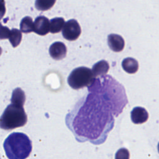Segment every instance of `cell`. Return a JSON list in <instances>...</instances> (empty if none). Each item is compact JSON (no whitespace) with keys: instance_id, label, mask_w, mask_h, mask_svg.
<instances>
[{"instance_id":"1","label":"cell","mask_w":159,"mask_h":159,"mask_svg":"<svg viewBox=\"0 0 159 159\" xmlns=\"http://www.w3.org/2000/svg\"><path fill=\"white\" fill-rule=\"evenodd\" d=\"M88 94L80 106L77 104L72 114L66 117V124L78 142L89 141L94 145L104 143L125 104L111 90L94 80L88 87Z\"/></svg>"},{"instance_id":"2","label":"cell","mask_w":159,"mask_h":159,"mask_svg":"<svg viewBox=\"0 0 159 159\" xmlns=\"http://www.w3.org/2000/svg\"><path fill=\"white\" fill-rule=\"evenodd\" d=\"M3 147L9 159H26L32 149L29 137L22 132H13L4 140Z\"/></svg>"},{"instance_id":"3","label":"cell","mask_w":159,"mask_h":159,"mask_svg":"<svg viewBox=\"0 0 159 159\" xmlns=\"http://www.w3.org/2000/svg\"><path fill=\"white\" fill-rule=\"evenodd\" d=\"M27 121V116L24 107L11 104L0 117V128L12 130L25 125Z\"/></svg>"},{"instance_id":"4","label":"cell","mask_w":159,"mask_h":159,"mask_svg":"<svg viewBox=\"0 0 159 159\" xmlns=\"http://www.w3.org/2000/svg\"><path fill=\"white\" fill-rule=\"evenodd\" d=\"M94 79L91 69L85 66H80L75 68L70 73L67 81L72 88L78 89L84 86H89Z\"/></svg>"},{"instance_id":"5","label":"cell","mask_w":159,"mask_h":159,"mask_svg":"<svg viewBox=\"0 0 159 159\" xmlns=\"http://www.w3.org/2000/svg\"><path fill=\"white\" fill-rule=\"evenodd\" d=\"M81 33V27L76 19H70L63 25L62 29L63 37L70 41L76 40Z\"/></svg>"},{"instance_id":"6","label":"cell","mask_w":159,"mask_h":159,"mask_svg":"<svg viewBox=\"0 0 159 159\" xmlns=\"http://www.w3.org/2000/svg\"><path fill=\"white\" fill-rule=\"evenodd\" d=\"M50 31V20L43 16L37 17L34 22V31L40 35H47Z\"/></svg>"},{"instance_id":"7","label":"cell","mask_w":159,"mask_h":159,"mask_svg":"<svg viewBox=\"0 0 159 159\" xmlns=\"http://www.w3.org/2000/svg\"><path fill=\"white\" fill-rule=\"evenodd\" d=\"M49 53L54 60H61L66 54V45L61 42H55L50 46Z\"/></svg>"},{"instance_id":"8","label":"cell","mask_w":159,"mask_h":159,"mask_svg":"<svg viewBox=\"0 0 159 159\" xmlns=\"http://www.w3.org/2000/svg\"><path fill=\"white\" fill-rule=\"evenodd\" d=\"M107 43L109 48L114 52H121L125 45L124 39L118 34H111L107 37Z\"/></svg>"},{"instance_id":"9","label":"cell","mask_w":159,"mask_h":159,"mask_svg":"<svg viewBox=\"0 0 159 159\" xmlns=\"http://www.w3.org/2000/svg\"><path fill=\"white\" fill-rule=\"evenodd\" d=\"M132 121L135 124L145 122L148 119V114L146 109L142 107H134L130 112Z\"/></svg>"},{"instance_id":"10","label":"cell","mask_w":159,"mask_h":159,"mask_svg":"<svg viewBox=\"0 0 159 159\" xmlns=\"http://www.w3.org/2000/svg\"><path fill=\"white\" fill-rule=\"evenodd\" d=\"M122 67L125 72L129 74H134L139 69V63L135 58L128 57L122 60Z\"/></svg>"},{"instance_id":"11","label":"cell","mask_w":159,"mask_h":159,"mask_svg":"<svg viewBox=\"0 0 159 159\" xmlns=\"http://www.w3.org/2000/svg\"><path fill=\"white\" fill-rule=\"evenodd\" d=\"M109 69V65L106 60H101L95 63L92 68V73L94 77L105 76Z\"/></svg>"},{"instance_id":"12","label":"cell","mask_w":159,"mask_h":159,"mask_svg":"<svg viewBox=\"0 0 159 159\" xmlns=\"http://www.w3.org/2000/svg\"><path fill=\"white\" fill-rule=\"evenodd\" d=\"M25 101V95L24 91L20 88H17L12 91L11 97V104L18 106L23 107Z\"/></svg>"},{"instance_id":"13","label":"cell","mask_w":159,"mask_h":159,"mask_svg":"<svg viewBox=\"0 0 159 159\" xmlns=\"http://www.w3.org/2000/svg\"><path fill=\"white\" fill-rule=\"evenodd\" d=\"M65 24V20L63 17H55L50 20V32L55 34L62 30Z\"/></svg>"},{"instance_id":"14","label":"cell","mask_w":159,"mask_h":159,"mask_svg":"<svg viewBox=\"0 0 159 159\" xmlns=\"http://www.w3.org/2000/svg\"><path fill=\"white\" fill-rule=\"evenodd\" d=\"M20 32L24 33H30L34 31V22L29 16L24 17L20 23Z\"/></svg>"},{"instance_id":"15","label":"cell","mask_w":159,"mask_h":159,"mask_svg":"<svg viewBox=\"0 0 159 159\" xmlns=\"http://www.w3.org/2000/svg\"><path fill=\"white\" fill-rule=\"evenodd\" d=\"M8 39L13 47H17L22 40V33L20 30L15 28L12 29L11 30Z\"/></svg>"},{"instance_id":"16","label":"cell","mask_w":159,"mask_h":159,"mask_svg":"<svg viewBox=\"0 0 159 159\" xmlns=\"http://www.w3.org/2000/svg\"><path fill=\"white\" fill-rule=\"evenodd\" d=\"M55 3V0H36L35 7L38 10L47 11L50 9Z\"/></svg>"},{"instance_id":"17","label":"cell","mask_w":159,"mask_h":159,"mask_svg":"<svg viewBox=\"0 0 159 159\" xmlns=\"http://www.w3.org/2000/svg\"><path fill=\"white\" fill-rule=\"evenodd\" d=\"M129 152L125 148L119 149L115 155V159H129Z\"/></svg>"},{"instance_id":"18","label":"cell","mask_w":159,"mask_h":159,"mask_svg":"<svg viewBox=\"0 0 159 159\" xmlns=\"http://www.w3.org/2000/svg\"><path fill=\"white\" fill-rule=\"evenodd\" d=\"M11 30L6 26H3L0 22V39H6L9 38Z\"/></svg>"},{"instance_id":"19","label":"cell","mask_w":159,"mask_h":159,"mask_svg":"<svg viewBox=\"0 0 159 159\" xmlns=\"http://www.w3.org/2000/svg\"><path fill=\"white\" fill-rule=\"evenodd\" d=\"M6 12L5 2L3 0H0V20L3 17Z\"/></svg>"},{"instance_id":"20","label":"cell","mask_w":159,"mask_h":159,"mask_svg":"<svg viewBox=\"0 0 159 159\" xmlns=\"http://www.w3.org/2000/svg\"><path fill=\"white\" fill-rule=\"evenodd\" d=\"M2 50L1 47H0V55H1V53H2Z\"/></svg>"}]
</instances>
